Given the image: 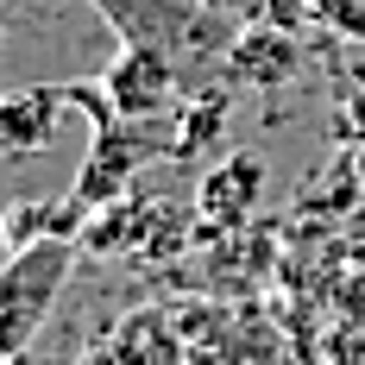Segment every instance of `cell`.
<instances>
[{
	"mask_svg": "<svg viewBox=\"0 0 365 365\" xmlns=\"http://www.w3.org/2000/svg\"><path fill=\"white\" fill-rule=\"evenodd\" d=\"M88 6L113 26L120 44H139V51L170 57L182 82H202V88L220 82L227 44L246 26V19H233L215 0H88Z\"/></svg>",
	"mask_w": 365,
	"mask_h": 365,
	"instance_id": "cell-1",
	"label": "cell"
},
{
	"mask_svg": "<svg viewBox=\"0 0 365 365\" xmlns=\"http://www.w3.org/2000/svg\"><path fill=\"white\" fill-rule=\"evenodd\" d=\"M76 240H32L19 252L0 258V365L19 359L38 340L44 315L57 309V296L76 271Z\"/></svg>",
	"mask_w": 365,
	"mask_h": 365,
	"instance_id": "cell-2",
	"label": "cell"
},
{
	"mask_svg": "<svg viewBox=\"0 0 365 365\" xmlns=\"http://www.w3.org/2000/svg\"><path fill=\"white\" fill-rule=\"evenodd\" d=\"M182 76L170 57H158V51H139V44H120L108 57V70H101V95H108V108L120 120H158V113H170L177 101Z\"/></svg>",
	"mask_w": 365,
	"mask_h": 365,
	"instance_id": "cell-3",
	"label": "cell"
},
{
	"mask_svg": "<svg viewBox=\"0 0 365 365\" xmlns=\"http://www.w3.org/2000/svg\"><path fill=\"white\" fill-rule=\"evenodd\" d=\"M296 70H302V38L284 32V26H271V19H252V26H240V38L227 44L220 82L264 95V88H284Z\"/></svg>",
	"mask_w": 365,
	"mask_h": 365,
	"instance_id": "cell-4",
	"label": "cell"
},
{
	"mask_svg": "<svg viewBox=\"0 0 365 365\" xmlns=\"http://www.w3.org/2000/svg\"><path fill=\"white\" fill-rule=\"evenodd\" d=\"M88 365H189L182 359V334L170 315L158 309H126L95 346H88Z\"/></svg>",
	"mask_w": 365,
	"mask_h": 365,
	"instance_id": "cell-5",
	"label": "cell"
},
{
	"mask_svg": "<svg viewBox=\"0 0 365 365\" xmlns=\"http://www.w3.org/2000/svg\"><path fill=\"white\" fill-rule=\"evenodd\" d=\"M258 189H264V158L233 151V158H220L215 170L202 177V189H195V220L208 233H240L246 215L258 208Z\"/></svg>",
	"mask_w": 365,
	"mask_h": 365,
	"instance_id": "cell-6",
	"label": "cell"
},
{
	"mask_svg": "<svg viewBox=\"0 0 365 365\" xmlns=\"http://www.w3.org/2000/svg\"><path fill=\"white\" fill-rule=\"evenodd\" d=\"M63 82H32V88H0V151L6 158H38L57 139L63 120Z\"/></svg>",
	"mask_w": 365,
	"mask_h": 365,
	"instance_id": "cell-7",
	"label": "cell"
},
{
	"mask_svg": "<svg viewBox=\"0 0 365 365\" xmlns=\"http://www.w3.org/2000/svg\"><path fill=\"white\" fill-rule=\"evenodd\" d=\"M322 26L365 44V0H322Z\"/></svg>",
	"mask_w": 365,
	"mask_h": 365,
	"instance_id": "cell-8",
	"label": "cell"
},
{
	"mask_svg": "<svg viewBox=\"0 0 365 365\" xmlns=\"http://www.w3.org/2000/svg\"><path fill=\"white\" fill-rule=\"evenodd\" d=\"M353 182H359V189H365V145L353 151Z\"/></svg>",
	"mask_w": 365,
	"mask_h": 365,
	"instance_id": "cell-9",
	"label": "cell"
}]
</instances>
